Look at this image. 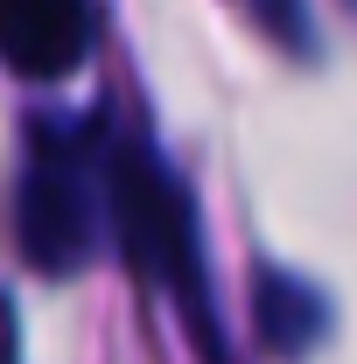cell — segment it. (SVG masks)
I'll return each mask as SVG.
<instances>
[{
  "instance_id": "obj_1",
  "label": "cell",
  "mask_w": 357,
  "mask_h": 364,
  "mask_svg": "<svg viewBox=\"0 0 357 364\" xmlns=\"http://www.w3.org/2000/svg\"><path fill=\"white\" fill-rule=\"evenodd\" d=\"M105 210H112V238L127 252V267L154 287H169L182 301L189 329L211 343L203 322V273H196V218L182 182L140 147V140H105Z\"/></svg>"
},
{
  "instance_id": "obj_5",
  "label": "cell",
  "mask_w": 357,
  "mask_h": 364,
  "mask_svg": "<svg viewBox=\"0 0 357 364\" xmlns=\"http://www.w3.org/2000/svg\"><path fill=\"white\" fill-rule=\"evenodd\" d=\"M260 21H267L273 36H287V43H302V21H294V0H245Z\"/></svg>"
},
{
  "instance_id": "obj_6",
  "label": "cell",
  "mask_w": 357,
  "mask_h": 364,
  "mask_svg": "<svg viewBox=\"0 0 357 364\" xmlns=\"http://www.w3.org/2000/svg\"><path fill=\"white\" fill-rule=\"evenodd\" d=\"M0 364H14V316H7V301H0Z\"/></svg>"
},
{
  "instance_id": "obj_4",
  "label": "cell",
  "mask_w": 357,
  "mask_h": 364,
  "mask_svg": "<svg viewBox=\"0 0 357 364\" xmlns=\"http://www.w3.org/2000/svg\"><path fill=\"white\" fill-rule=\"evenodd\" d=\"M322 322L329 316H322V301H315L302 280H273V273L260 280V336H267L273 350H302Z\"/></svg>"
},
{
  "instance_id": "obj_3",
  "label": "cell",
  "mask_w": 357,
  "mask_h": 364,
  "mask_svg": "<svg viewBox=\"0 0 357 364\" xmlns=\"http://www.w3.org/2000/svg\"><path fill=\"white\" fill-rule=\"evenodd\" d=\"M91 49V0H0V56L21 77H63Z\"/></svg>"
},
{
  "instance_id": "obj_2",
  "label": "cell",
  "mask_w": 357,
  "mask_h": 364,
  "mask_svg": "<svg viewBox=\"0 0 357 364\" xmlns=\"http://www.w3.org/2000/svg\"><path fill=\"white\" fill-rule=\"evenodd\" d=\"M98 210H105V140H85L43 119L36 161L21 176V252L36 273H78L98 252Z\"/></svg>"
}]
</instances>
